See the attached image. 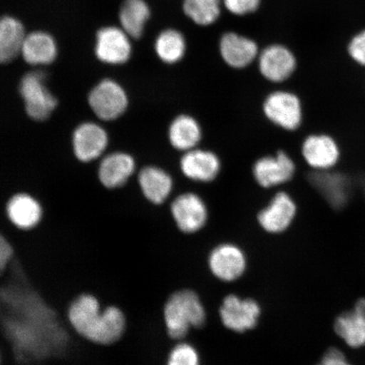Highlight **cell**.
Segmentation results:
<instances>
[{
	"mask_svg": "<svg viewBox=\"0 0 365 365\" xmlns=\"http://www.w3.org/2000/svg\"><path fill=\"white\" fill-rule=\"evenodd\" d=\"M135 164L130 155L116 153L105 158L99 167V179L107 188L125 185L134 173Z\"/></svg>",
	"mask_w": 365,
	"mask_h": 365,
	"instance_id": "cell-21",
	"label": "cell"
},
{
	"mask_svg": "<svg viewBox=\"0 0 365 365\" xmlns=\"http://www.w3.org/2000/svg\"><path fill=\"white\" fill-rule=\"evenodd\" d=\"M2 364V354L0 352V365Z\"/></svg>",
	"mask_w": 365,
	"mask_h": 365,
	"instance_id": "cell-34",
	"label": "cell"
},
{
	"mask_svg": "<svg viewBox=\"0 0 365 365\" xmlns=\"http://www.w3.org/2000/svg\"><path fill=\"white\" fill-rule=\"evenodd\" d=\"M25 36L19 21L11 16L0 18V63L11 62L21 53Z\"/></svg>",
	"mask_w": 365,
	"mask_h": 365,
	"instance_id": "cell-24",
	"label": "cell"
},
{
	"mask_svg": "<svg viewBox=\"0 0 365 365\" xmlns=\"http://www.w3.org/2000/svg\"><path fill=\"white\" fill-rule=\"evenodd\" d=\"M297 212L293 199L285 192L277 193L258 215L259 225L271 234L284 232L291 225Z\"/></svg>",
	"mask_w": 365,
	"mask_h": 365,
	"instance_id": "cell-13",
	"label": "cell"
},
{
	"mask_svg": "<svg viewBox=\"0 0 365 365\" xmlns=\"http://www.w3.org/2000/svg\"><path fill=\"white\" fill-rule=\"evenodd\" d=\"M171 212L178 227L186 234H192L205 226L207 209L197 195L185 193L178 196L171 205Z\"/></svg>",
	"mask_w": 365,
	"mask_h": 365,
	"instance_id": "cell-8",
	"label": "cell"
},
{
	"mask_svg": "<svg viewBox=\"0 0 365 365\" xmlns=\"http://www.w3.org/2000/svg\"><path fill=\"white\" fill-rule=\"evenodd\" d=\"M21 54L30 65H48L57 56L56 41L48 34L35 31L25 36Z\"/></svg>",
	"mask_w": 365,
	"mask_h": 365,
	"instance_id": "cell-22",
	"label": "cell"
},
{
	"mask_svg": "<svg viewBox=\"0 0 365 365\" xmlns=\"http://www.w3.org/2000/svg\"><path fill=\"white\" fill-rule=\"evenodd\" d=\"M335 331L352 348L365 345V299L358 301L351 312L341 314L334 324Z\"/></svg>",
	"mask_w": 365,
	"mask_h": 365,
	"instance_id": "cell-20",
	"label": "cell"
},
{
	"mask_svg": "<svg viewBox=\"0 0 365 365\" xmlns=\"http://www.w3.org/2000/svg\"><path fill=\"white\" fill-rule=\"evenodd\" d=\"M131 49L130 36L122 29L108 26L98 31L96 53L100 61L121 65L130 58Z\"/></svg>",
	"mask_w": 365,
	"mask_h": 365,
	"instance_id": "cell-9",
	"label": "cell"
},
{
	"mask_svg": "<svg viewBox=\"0 0 365 365\" xmlns=\"http://www.w3.org/2000/svg\"><path fill=\"white\" fill-rule=\"evenodd\" d=\"M67 321L77 336L102 346L116 344L127 328L125 314L120 307H103L97 297L88 293L72 301L67 310Z\"/></svg>",
	"mask_w": 365,
	"mask_h": 365,
	"instance_id": "cell-2",
	"label": "cell"
},
{
	"mask_svg": "<svg viewBox=\"0 0 365 365\" xmlns=\"http://www.w3.org/2000/svg\"><path fill=\"white\" fill-rule=\"evenodd\" d=\"M305 161L316 170H328L336 165L340 153L336 141L326 135H313L304 141Z\"/></svg>",
	"mask_w": 365,
	"mask_h": 365,
	"instance_id": "cell-14",
	"label": "cell"
},
{
	"mask_svg": "<svg viewBox=\"0 0 365 365\" xmlns=\"http://www.w3.org/2000/svg\"><path fill=\"white\" fill-rule=\"evenodd\" d=\"M1 365H49L75 339L67 317L50 305L16 262L0 277Z\"/></svg>",
	"mask_w": 365,
	"mask_h": 365,
	"instance_id": "cell-1",
	"label": "cell"
},
{
	"mask_svg": "<svg viewBox=\"0 0 365 365\" xmlns=\"http://www.w3.org/2000/svg\"><path fill=\"white\" fill-rule=\"evenodd\" d=\"M182 10L195 24L210 26L220 16L221 0H184Z\"/></svg>",
	"mask_w": 365,
	"mask_h": 365,
	"instance_id": "cell-28",
	"label": "cell"
},
{
	"mask_svg": "<svg viewBox=\"0 0 365 365\" xmlns=\"http://www.w3.org/2000/svg\"><path fill=\"white\" fill-rule=\"evenodd\" d=\"M167 365H200L198 352L190 344L177 345L168 356Z\"/></svg>",
	"mask_w": 365,
	"mask_h": 365,
	"instance_id": "cell-29",
	"label": "cell"
},
{
	"mask_svg": "<svg viewBox=\"0 0 365 365\" xmlns=\"http://www.w3.org/2000/svg\"><path fill=\"white\" fill-rule=\"evenodd\" d=\"M318 365H351L345 355L339 349L331 348L324 355L321 364Z\"/></svg>",
	"mask_w": 365,
	"mask_h": 365,
	"instance_id": "cell-33",
	"label": "cell"
},
{
	"mask_svg": "<svg viewBox=\"0 0 365 365\" xmlns=\"http://www.w3.org/2000/svg\"><path fill=\"white\" fill-rule=\"evenodd\" d=\"M89 104L99 118L113 120L126 110L128 98L124 89L115 81L104 80L91 91Z\"/></svg>",
	"mask_w": 365,
	"mask_h": 365,
	"instance_id": "cell-6",
	"label": "cell"
},
{
	"mask_svg": "<svg viewBox=\"0 0 365 365\" xmlns=\"http://www.w3.org/2000/svg\"><path fill=\"white\" fill-rule=\"evenodd\" d=\"M150 16V8L145 0H125L120 12L122 29L130 38H140Z\"/></svg>",
	"mask_w": 365,
	"mask_h": 365,
	"instance_id": "cell-26",
	"label": "cell"
},
{
	"mask_svg": "<svg viewBox=\"0 0 365 365\" xmlns=\"http://www.w3.org/2000/svg\"><path fill=\"white\" fill-rule=\"evenodd\" d=\"M294 53L284 46L274 44L264 48L259 56V68L268 81L282 82L293 75L296 68Z\"/></svg>",
	"mask_w": 365,
	"mask_h": 365,
	"instance_id": "cell-12",
	"label": "cell"
},
{
	"mask_svg": "<svg viewBox=\"0 0 365 365\" xmlns=\"http://www.w3.org/2000/svg\"><path fill=\"white\" fill-rule=\"evenodd\" d=\"M228 11L236 16H245L258 10L261 0H222Z\"/></svg>",
	"mask_w": 365,
	"mask_h": 365,
	"instance_id": "cell-30",
	"label": "cell"
},
{
	"mask_svg": "<svg viewBox=\"0 0 365 365\" xmlns=\"http://www.w3.org/2000/svg\"><path fill=\"white\" fill-rule=\"evenodd\" d=\"M9 221L16 230L30 232L38 227L43 219L41 205L31 196L20 194L13 196L6 205Z\"/></svg>",
	"mask_w": 365,
	"mask_h": 365,
	"instance_id": "cell-15",
	"label": "cell"
},
{
	"mask_svg": "<svg viewBox=\"0 0 365 365\" xmlns=\"http://www.w3.org/2000/svg\"><path fill=\"white\" fill-rule=\"evenodd\" d=\"M0 309H1V304H0Z\"/></svg>",
	"mask_w": 365,
	"mask_h": 365,
	"instance_id": "cell-35",
	"label": "cell"
},
{
	"mask_svg": "<svg viewBox=\"0 0 365 365\" xmlns=\"http://www.w3.org/2000/svg\"><path fill=\"white\" fill-rule=\"evenodd\" d=\"M155 50L163 62L170 65L179 62L185 53V36L175 29L164 30L157 38Z\"/></svg>",
	"mask_w": 365,
	"mask_h": 365,
	"instance_id": "cell-27",
	"label": "cell"
},
{
	"mask_svg": "<svg viewBox=\"0 0 365 365\" xmlns=\"http://www.w3.org/2000/svg\"><path fill=\"white\" fill-rule=\"evenodd\" d=\"M202 138V130L198 122L189 115H180L172 122L170 127V140L177 150L195 149Z\"/></svg>",
	"mask_w": 365,
	"mask_h": 365,
	"instance_id": "cell-25",
	"label": "cell"
},
{
	"mask_svg": "<svg viewBox=\"0 0 365 365\" xmlns=\"http://www.w3.org/2000/svg\"><path fill=\"white\" fill-rule=\"evenodd\" d=\"M163 317L168 335L173 339H182L190 328L202 327L207 318L198 295L191 290L171 295L164 307Z\"/></svg>",
	"mask_w": 365,
	"mask_h": 365,
	"instance_id": "cell-3",
	"label": "cell"
},
{
	"mask_svg": "<svg viewBox=\"0 0 365 365\" xmlns=\"http://www.w3.org/2000/svg\"><path fill=\"white\" fill-rule=\"evenodd\" d=\"M108 143L106 131L94 123H85L77 128L73 139L76 156L82 162L98 158L106 149Z\"/></svg>",
	"mask_w": 365,
	"mask_h": 365,
	"instance_id": "cell-17",
	"label": "cell"
},
{
	"mask_svg": "<svg viewBox=\"0 0 365 365\" xmlns=\"http://www.w3.org/2000/svg\"><path fill=\"white\" fill-rule=\"evenodd\" d=\"M261 307L257 301L242 299L236 295L226 297L220 308V318L227 329L245 332L257 325Z\"/></svg>",
	"mask_w": 365,
	"mask_h": 365,
	"instance_id": "cell-7",
	"label": "cell"
},
{
	"mask_svg": "<svg viewBox=\"0 0 365 365\" xmlns=\"http://www.w3.org/2000/svg\"><path fill=\"white\" fill-rule=\"evenodd\" d=\"M295 164L284 152L275 156L264 157L255 163L253 173L255 180L264 188L284 184L294 177Z\"/></svg>",
	"mask_w": 365,
	"mask_h": 365,
	"instance_id": "cell-11",
	"label": "cell"
},
{
	"mask_svg": "<svg viewBox=\"0 0 365 365\" xmlns=\"http://www.w3.org/2000/svg\"><path fill=\"white\" fill-rule=\"evenodd\" d=\"M209 267L218 279L225 282L235 281L245 271V255L238 246L223 244L217 246L210 254Z\"/></svg>",
	"mask_w": 365,
	"mask_h": 365,
	"instance_id": "cell-10",
	"label": "cell"
},
{
	"mask_svg": "<svg viewBox=\"0 0 365 365\" xmlns=\"http://www.w3.org/2000/svg\"><path fill=\"white\" fill-rule=\"evenodd\" d=\"M263 110L273 124L287 130L298 129L302 121V107L295 94L275 91L264 100Z\"/></svg>",
	"mask_w": 365,
	"mask_h": 365,
	"instance_id": "cell-5",
	"label": "cell"
},
{
	"mask_svg": "<svg viewBox=\"0 0 365 365\" xmlns=\"http://www.w3.org/2000/svg\"><path fill=\"white\" fill-rule=\"evenodd\" d=\"M43 72H30L23 77L20 91L27 114L34 120H47L57 106V99L45 86Z\"/></svg>",
	"mask_w": 365,
	"mask_h": 365,
	"instance_id": "cell-4",
	"label": "cell"
},
{
	"mask_svg": "<svg viewBox=\"0 0 365 365\" xmlns=\"http://www.w3.org/2000/svg\"><path fill=\"white\" fill-rule=\"evenodd\" d=\"M349 53L354 61L365 66V31L358 34L351 40Z\"/></svg>",
	"mask_w": 365,
	"mask_h": 365,
	"instance_id": "cell-32",
	"label": "cell"
},
{
	"mask_svg": "<svg viewBox=\"0 0 365 365\" xmlns=\"http://www.w3.org/2000/svg\"><path fill=\"white\" fill-rule=\"evenodd\" d=\"M139 184L145 198L153 204L165 202L173 189L172 178L157 167H147L140 171Z\"/></svg>",
	"mask_w": 365,
	"mask_h": 365,
	"instance_id": "cell-23",
	"label": "cell"
},
{
	"mask_svg": "<svg viewBox=\"0 0 365 365\" xmlns=\"http://www.w3.org/2000/svg\"><path fill=\"white\" fill-rule=\"evenodd\" d=\"M15 257V249L8 237L0 232V277L8 270Z\"/></svg>",
	"mask_w": 365,
	"mask_h": 365,
	"instance_id": "cell-31",
	"label": "cell"
},
{
	"mask_svg": "<svg viewBox=\"0 0 365 365\" xmlns=\"http://www.w3.org/2000/svg\"><path fill=\"white\" fill-rule=\"evenodd\" d=\"M326 171L310 173L309 181L333 208L341 209L348 203L349 198L348 181L344 176Z\"/></svg>",
	"mask_w": 365,
	"mask_h": 365,
	"instance_id": "cell-19",
	"label": "cell"
},
{
	"mask_svg": "<svg viewBox=\"0 0 365 365\" xmlns=\"http://www.w3.org/2000/svg\"><path fill=\"white\" fill-rule=\"evenodd\" d=\"M182 173L190 180L210 182L220 171V161L216 154L208 150L192 149L186 152L180 161Z\"/></svg>",
	"mask_w": 365,
	"mask_h": 365,
	"instance_id": "cell-18",
	"label": "cell"
},
{
	"mask_svg": "<svg viewBox=\"0 0 365 365\" xmlns=\"http://www.w3.org/2000/svg\"><path fill=\"white\" fill-rule=\"evenodd\" d=\"M219 49L227 65L235 68L250 66L259 53L258 46L252 39L235 33L222 35Z\"/></svg>",
	"mask_w": 365,
	"mask_h": 365,
	"instance_id": "cell-16",
	"label": "cell"
}]
</instances>
